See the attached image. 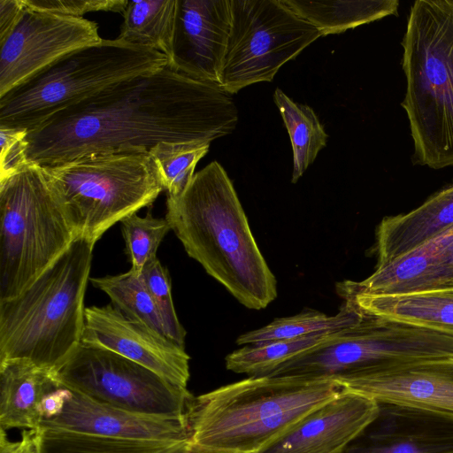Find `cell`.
<instances>
[{
  "label": "cell",
  "mask_w": 453,
  "mask_h": 453,
  "mask_svg": "<svg viewBox=\"0 0 453 453\" xmlns=\"http://www.w3.org/2000/svg\"><path fill=\"white\" fill-rule=\"evenodd\" d=\"M230 27V0H177L167 66L218 85Z\"/></svg>",
  "instance_id": "15"
},
{
  "label": "cell",
  "mask_w": 453,
  "mask_h": 453,
  "mask_svg": "<svg viewBox=\"0 0 453 453\" xmlns=\"http://www.w3.org/2000/svg\"><path fill=\"white\" fill-rule=\"evenodd\" d=\"M89 280L95 288L110 297L113 306L125 317L167 337L157 305L141 275L129 270Z\"/></svg>",
  "instance_id": "28"
},
{
  "label": "cell",
  "mask_w": 453,
  "mask_h": 453,
  "mask_svg": "<svg viewBox=\"0 0 453 453\" xmlns=\"http://www.w3.org/2000/svg\"><path fill=\"white\" fill-rule=\"evenodd\" d=\"M273 101L290 137L293 150L291 182L296 183L326 146L327 134L310 106L294 102L279 88L274 91Z\"/></svg>",
  "instance_id": "26"
},
{
  "label": "cell",
  "mask_w": 453,
  "mask_h": 453,
  "mask_svg": "<svg viewBox=\"0 0 453 453\" xmlns=\"http://www.w3.org/2000/svg\"><path fill=\"white\" fill-rule=\"evenodd\" d=\"M121 232L126 243V252L134 273L141 275L143 269L157 258V249L172 230L166 218H154L150 212L145 217L136 213L121 220Z\"/></svg>",
  "instance_id": "31"
},
{
  "label": "cell",
  "mask_w": 453,
  "mask_h": 453,
  "mask_svg": "<svg viewBox=\"0 0 453 453\" xmlns=\"http://www.w3.org/2000/svg\"><path fill=\"white\" fill-rule=\"evenodd\" d=\"M55 373L69 389L139 414L187 418L194 397L142 365L81 342Z\"/></svg>",
  "instance_id": "11"
},
{
  "label": "cell",
  "mask_w": 453,
  "mask_h": 453,
  "mask_svg": "<svg viewBox=\"0 0 453 453\" xmlns=\"http://www.w3.org/2000/svg\"><path fill=\"white\" fill-rule=\"evenodd\" d=\"M322 36L339 34L387 16L396 15L398 0L304 1L281 0Z\"/></svg>",
  "instance_id": "23"
},
{
  "label": "cell",
  "mask_w": 453,
  "mask_h": 453,
  "mask_svg": "<svg viewBox=\"0 0 453 453\" xmlns=\"http://www.w3.org/2000/svg\"><path fill=\"white\" fill-rule=\"evenodd\" d=\"M238 111L227 93L167 65L114 84L29 131L28 163L150 150L160 142L211 143L231 134Z\"/></svg>",
  "instance_id": "1"
},
{
  "label": "cell",
  "mask_w": 453,
  "mask_h": 453,
  "mask_svg": "<svg viewBox=\"0 0 453 453\" xmlns=\"http://www.w3.org/2000/svg\"><path fill=\"white\" fill-rule=\"evenodd\" d=\"M347 288L379 296H402L453 288V229L390 263L365 280L342 282Z\"/></svg>",
  "instance_id": "19"
},
{
  "label": "cell",
  "mask_w": 453,
  "mask_h": 453,
  "mask_svg": "<svg viewBox=\"0 0 453 453\" xmlns=\"http://www.w3.org/2000/svg\"><path fill=\"white\" fill-rule=\"evenodd\" d=\"M24 10L22 0H0V42L10 34Z\"/></svg>",
  "instance_id": "36"
},
{
  "label": "cell",
  "mask_w": 453,
  "mask_h": 453,
  "mask_svg": "<svg viewBox=\"0 0 453 453\" xmlns=\"http://www.w3.org/2000/svg\"><path fill=\"white\" fill-rule=\"evenodd\" d=\"M27 133L26 129L0 127V180L28 164L25 155Z\"/></svg>",
  "instance_id": "34"
},
{
  "label": "cell",
  "mask_w": 453,
  "mask_h": 453,
  "mask_svg": "<svg viewBox=\"0 0 453 453\" xmlns=\"http://www.w3.org/2000/svg\"><path fill=\"white\" fill-rule=\"evenodd\" d=\"M363 311L351 300L344 299L339 311L333 316L307 310L299 314L276 319L270 324L241 334L239 345L257 344L266 342L290 340L322 332H335L358 322Z\"/></svg>",
  "instance_id": "25"
},
{
  "label": "cell",
  "mask_w": 453,
  "mask_h": 453,
  "mask_svg": "<svg viewBox=\"0 0 453 453\" xmlns=\"http://www.w3.org/2000/svg\"><path fill=\"white\" fill-rule=\"evenodd\" d=\"M177 0H128L118 40L172 55Z\"/></svg>",
  "instance_id": "24"
},
{
  "label": "cell",
  "mask_w": 453,
  "mask_h": 453,
  "mask_svg": "<svg viewBox=\"0 0 453 453\" xmlns=\"http://www.w3.org/2000/svg\"><path fill=\"white\" fill-rule=\"evenodd\" d=\"M337 290L364 311L453 335V288L402 296H379L354 291L342 282Z\"/></svg>",
  "instance_id": "22"
},
{
  "label": "cell",
  "mask_w": 453,
  "mask_h": 453,
  "mask_svg": "<svg viewBox=\"0 0 453 453\" xmlns=\"http://www.w3.org/2000/svg\"><path fill=\"white\" fill-rule=\"evenodd\" d=\"M231 27L218 86L227 94L272 81L321 35L281 0H230Z\"/></svg>",
  "instance_id": "10"
},
{
  "label": "cell",
  "mask_w": 453,
  "mask_h": 453,
  "mask_svg": "<svg viewBox=\"0 0 453 453\" xmlns=\"http://www.w3.org/2000/svg\"><path fill=\"white\" fill-rule=\"evenodd\" d=\"M81 342L109 349L188 388L190 357L185 348L127 319L111 304L86 307Z\"/></svg>",
  "instance_id": "13"
},
{
  "label": "cell",
  "mask_w": 453,
  "mask_h": 453,
  "mask_svg": "<svg viewBox=\"0 0 453 453\" xmlns=\"http://www.w3.org/2000/svg\"><path fill=\"white\" fill-rule=\"evenodd\" d=\"M453 229V184L418 208L385 217L376 232V267H381Z\"/></svg>",
  "instance_id": "20"
},
{
  "label": "cell",
  "mask_w": 453,
  "mask_h": 453,
  "mask_svg": "<svg viewBox=\"0 0 453 453\" xmlns=\"http://www.w3.org/2000/svg\"><path fill=\"white\" fill-rule=\"evenodd\" d=\"M45 453H191L188 441L125 440L42 429Z\"/></svg>",
  "instance_id": "27"
},
{
  "label": "cell",
  "mask_w": 453,
  "mask_h": 453,
  "mask_svg": "<svg viewBox=\"0 0 453 453\" xmlns=\"http://www.w3.org/2000/svg\"><path fill=\"white\" fill-rule=\"evenodd\" d=\"M94 243L77 237L19 295L0 302V362L56 372L81 342Z\"/></svg>",
  "instance_id": "4"
},
{
  "label": "cell",
  "mask_w": 453,
  "mask_h": 453,
  "mask_svg": "<svg viewBox=\"0 0 453 453\" xmlns=\"http://www.w3.org/2000/svg\"><path fill=\"white\" fill-rule=\"evenodd\" d=\"M342 389L453 418V358L332 378Z\"/></svg>",
  "instance_id": "14"
},
{
  "label": "cell",
  "mask_w": 453,
  "mask_h": 453,
  "mask_svg": "<svg viewBox=\"0 0 453 453\" xmlns=\"http://www.w3.org/2000/svg\"><path fill=\"white\" fill-rule=\"evenodd\" d=\"M210 144L165 142L149 150L161 174L167 197H178L187 188L196 164L207 154Z\"/></svg>",
  "instance_id": "30"
},
{
  "label": "cell",
  "mask_w": 453,
  "mask_h": 453,
  "mask_svg": "<svg viewBox=\"0 0 453 453\" xmlns=\"http://www.w3.org/2000/svg\"><path fill=\"white\" fill-rule=\"evenodd\" d=\"M332 333L322 332L297 339L246 345L226 357V368L249 376L266 375L282 364L319 345Z\"/></svg>",
  "instance_id": "29"
},
{
  "label": "cell",
  "mask_w": 453,
  "mask_h": 453,
  "mask_svg": "<svg viewBox=\"0 0 453 453\" xmlns=\"http://www.w3.org/2000/svg\"><path fill=\"white\" fill-rule=\"evenodd\" d=\"M167 64V57L157 50L103 39L64 56L0 96V127L29 132L114 84Z\"/></svg>",
  "instance_id": "7"
},
{
  "label": "cell",
  "mask_w": 453,
  "mask_h": 453,
  "mask_svg": "<svg viewBox=\"0 0 453 453\" xmlns=\"http://www.w3.org/2000/svg\"><path fill=\"white\" fill-rule=\"evenodd\" d=\"M141 276L157 305L166 336L185 348L186 331L174 309L168 271L156 259L143 269Z\"/></svg>",
  "instance_id": "32"
},
{
  "label": "cell",
  "mask_w": 453,
  "mask_h": 453,
  "mask_svg": "<svg viewBox=\"0 0 453 453\" xmlns=\"http://www.w3.org/2000/svg\"><path fill=\"white\" fill-rule=\"evenodd\" d=\"M39 167L75 237L94 244L165 190L149 150L97 154Z\"/></svg>",
  "instance_id": "6"
},
{
  "label": "cell",
  "mask_w": 453,
  "mask_h": 453,
  "mask_svg": "<svg viewBox=\"0 0 453 453\" xmlns=\"http://www.w3.org/2000/svg\"><path fill=\"white\" fill-rule=\"evenodd\" d=\"M439 353L434 330L363 311L358 322L332 333L267 375L332 379L433 360Z\"/></svg>",
  "instance_id": "9"
},
{
  "label": "cell",
  "mask_w": 453,
  "mask_h": 453,
  "mask_svg": "<svg viewBox=\"0 0 453 453\" xmlns=\"http://www.w3.org/2000/svg\"><path fill=\"white\" fill-rule=\"evenodd\" d=\"M0 453H45L42 429H25L18 441H10L0 428Z\"/></svg>",
  "instance_id": "35"
},
{
  "label": "cell",
  "mask_w": 453,
  "mask_h": 453,
  "mask_svg": "<svg viewBox=\"0 0 453 453\" xmlns=\"http://www.w3.org/2000/svg\"><path fill=\"white\" fill-rule=\"evenodd\" d=\"M379 411L373 399L342 389L258 453H343Z\"/></svg>",
  "instance_id": "17"
},
{
  "label": "cell",
  "mask_w": 453,
  "mask_h": 453,
  "mask_svg": "<svg viewBox=\"0 0 453 453\" xmlns=\"http://www.w3.org/2000/svg\"><path fill=\"white\" fill-rule=\"evenodd\" d=\"M165 218L187 254L242 305L262 310L275 300L276 278L218 161L195 173L180 196L166 197Z\"/></svg>",
  "instance_id": "2"
},
{
  "label": "cell",
  "mask_w": 453,
  "mask_h": 453,
  "mask_svg": "<svg viewBox=\"0 0 453 453\" xmlns=\"http://www.w3.org/2000/svg\"><path fill=\"white\" fill-rule=\"evenodd\" d=\"M402 47L414 161L453 166V0L415 1Z\"/></svg>",
  "instance_id": "5"
},
{
  "label": "cell",
  "mask_w": 453,
  "mask_h": 453,
  "mask_svg": "<svg viewBox=\"0 0 453 453\" xmlns=\"http://www.w3.org/2000/svg\"><path fill=\"white\" fill-rule=\"evenodd\" d=\"M377 418L343 453H453V418L379 403Z\"/></svg>",
  "instance_id": "18"
},
{
  "label": "cell",
  "mask_w": 453,
  "mask_h": 453,
  "mask_svg": "<svg viewBox=\"0 0 453 453\" xmlns=\"http://www.w3.org/2000/svg\"><path fill=\"white\" fill-rule=\"evenodd\" d=\"M41 429L125 440L184 441L188 437L187 418L127 411L90 399L66 387L60 410L44 420Z\"/></svg>",
  "instance_id": "16"
},
{
  "label": "cell",
  "mask_w": 453,
  "mask_h": 453,
  "mask_svg": "<svg viewBox=\"0 0 453 453\" xmlns=\"http://www.w3.org/2000/svg\"><path fill=\"white\" fill-rule=\"evenodd\" d=\"M26 7L58 13L61 15L83 18L90 12H113L123 14L128 0H22Z\"/></svg>",
  "instance_id": "33"
},
{
  "label": "cell",
  "mask_w": 453,
  "mask_h": 453,
  "mask_svg": "<svg viewBox=\"0 0 453 453\" xmlns=\"http://www.w3.org/2000/svg\"><path fill=\"white\" fill-rule=\"evenodd\" d=\"M102 40L94 21L25 6L0 42V96L64 56Z\"/></svg>",
  "instance_id": "12"
},
{
  "label": "cell",
  "mask_w": 453,
  "mask_h": 453,
  "mask_svg": "<svg viewBox=\"0 0 453 453\" xmlns=\"http://www.w3.org/2000/svg\"><path fill=\"white\" fill-rule=\"evenodd\" d=\"M60 386L55 372L27 360L1 361L0 428H41L42 403Z\"/></svg>",
  "instance_id": "21"
},
{
  "label": "cell",
  "mask_w": 453,
  "mask_h": 453,
  "mask_svg": "<svg viewBox=\"0 0 453 453\" xmlns=\"http://www.w3.org/2000/svg\"><path fill=\"white\" fill-rule=\"evenodd\" d=\"M330 378L249 376L193 397L187 413L191 453H258L334 399Z\"/></svg>",
  "instance_id": "3"
},
{
  "label": "cell",
  "mask_w": 453,
  "mask_h": 453,
  "mask_svg": "<svg viewBox=\"0 0 453 453\" xmlns=\"http://www.w3.org/2000/svg\"><path fill=\"white\" fill-rule=\"evenodd\" d=\"M76 239L40 167L0 180V302L19 295Z\"/></svg>",
  "instance_id": "8"
}]
</instances>
